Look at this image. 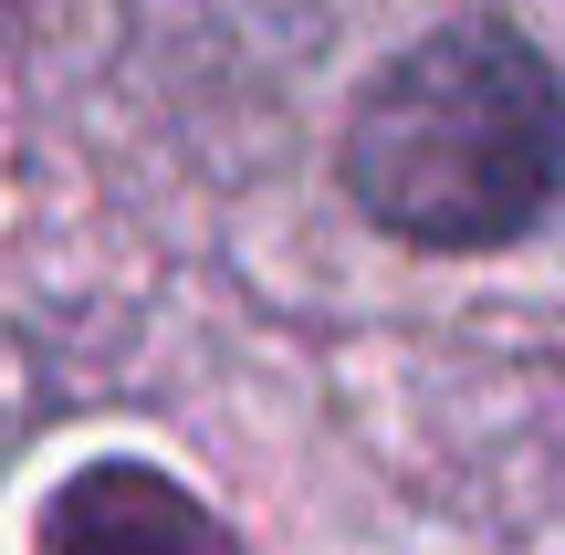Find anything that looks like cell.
Masks as SVG:
<instances>
[{"mask_svg": "<svg viewBox=\"0 0 565 555\" xmlns=\"http://www.w3.org/2000/svg\"><path fill=\"white\" fill-rule=\"evenodd\" d=\"M345 189L377 231L429 252H482L534 231L565 189V84L524 32L450 21L408 42L345 116Z\"/></svg>", "mask_w": 565, "mask_h": 555, "instance_id": "obj_1", "label": "cell"}, {"mask_svg": "<svg viewBox=\"0 0 565 555\" xmlns=\"http://www.w3.org/2000/svg\"><path fill=\"white\" fill-rule=\"evenodd\" d=\"M32 555H242V545L189 482L147 472V461H84L42 503Z\"/></svg>", "mask_w": 565, "mask_h": 555, "instance_id": "obj_2", "label": "cell"}]
</instances>
